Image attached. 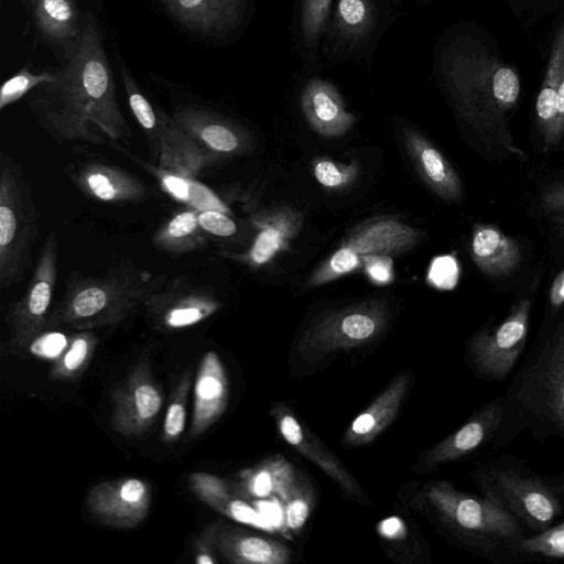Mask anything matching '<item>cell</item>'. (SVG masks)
I'll return each instance as SVG.
<instances>
[{"label": "cell", "mask_w": 564, "mask_h": 564, "mask_svg": "<svg viewBox=\"0 0 564 564\" xmlns=\"http://www.w3.org/2000/svg\"><path fill=\"white\" fill-rule=\"evenodd\" d=\"M470 254L478 270L492 279L510 275L522 260L519 242L494 224L474 225Z\"/></svg>", "instance_id": "25"}, {"label": "cell", "mask_w": 564, "mask_h": 564, "mask_svg": "<svg viewBox=\"0 0 564 564\" xmlns=\"http://www.w3.org/2000/svg\"><path fill=\"white\" fill-rule=\"evenodd\" d=\"M421 230L392 215L371 218L358 226L310 275L306 286L317 288L361 270L372 254L398 256L413 249Z\"/></svg>", "instance_id": "9"}, {"label": "cell", "mask_w": 564, "mask_h": 564, "mask_svg": "<svg viewBox=\"0 0 564 564\" xmlns=\"http://www.w3.org/2000/svg\"><path fill=\"white\" fill-rule=\"evenodd\" d=\"M549 302L553 310L564 304V269L553 280L549 291Z\"/></svg>", "instance_id": "49"}, {"label": "cell", "mask_w": 564, "mask_h": 564, "mask_svg": "<svg viewBox=\"0 0 564 564\" xmlns=\"http://www.w3.org/2000/svg\"><path fill=\"white\" fill-rule=\"evenodd\" d=\"M301 108L311 128L323 138L346 134L356 118L346 110L344 99L330 83L313 78L301 95Z\"/></svg>", "instance_id": "21"}, {"label": "cell", "mask_w": 564, "mask_h": 564, "mask_svg": "<svg viewBox=\"0 0 564 564\" xmlns=\"http://www.w3.org/2000/svg\"><path fill=\"white\" fill-rule=\"evenodd\" d=\"M459 263L453 254L434 257L427 268L425 281L440 291L453 290L459 280Z\"/></svg>", "instance_id": "39"}, {"label": "cell", "mask_w": 564, "mask_h": 564, "mask_svg": "<svg viewBox=\"0 0 564 564\" xmlns=\"http://www.w3.org/2000/svg\"><path fill=\"white\" fill-rule=\"evenodd\" d=\"M470 476L479 494L514 517L529 534L564 518V471L541 474L514 454L477 462Z\"/></svg>", "instance_id": "4"}, {"label": "cell", "mask_w": 564, "mask_h": 564, "mask_svg": "<svg viewBox=\"0 0 564 564\" xmlns=\"http://www.w3.org/2000/svg\"><path fill=\"white\" fill-rule=\"evenodd\" d=\"M412 376L409 371L399 373L386 389L357 415L344 434V442L361 446L373 441L395 419L410 389Z\"/></svg>", "instance_id": "23"}, {"label": "cell", "mask_w": 564, "mask_h": 564, "mask_svg": "<svg viewBox=\"0 0 564 564\" xmlns=\"http://www.w3.org/2000/svg\"><path fill=\"white\" fill-rule=\"evenodd\" d=\"M198 210L175 214L152 237L153 245L166 253L180 256L200 249L206 243L198 221Z\"/></svg>", "instance_id": "28"}, {"label": "cell", "mask_w": 564, "mask_h": 564, "mask_svg": "<svg viewBox=\"0 0 564 564\" xmlns=\"http://www.w3.org/2000/svg\"><path fill=\"white\" fill-rule=\"evenodd\" d=\"M564 560V518L549 529L528 534L512 549L510 564Z\"/></svg>", "instance_id": "33"}, {"label": "cell", "mask_w": 564, "mask_h": 564, "mask_svg": "<svg viewBox=\"0 0 564 564\" xmlns=\"http://www.w3.org/2000/svg\"><path fill=\"white\" fill-rule=\"evenodd\" d=\"M228 399V380L221 360L214 351L204 355L194 388L191 435L204 433L224 413Z\"/></svg>", "instance_id": "24"}, {"label": "cell", "mask_w": 564, "mask_h": 564, "mask_svg": "<svg viewBox=\"0 0 564 564\" xmlns=\"http://www.w3.org/2000/svg\"><path fill=\"white\" fill-rule=\"evenodd\" d=\"M215 160L177 123L163 112L156 166L185 178H196Z\"/></svg>", "instance_id": "22"}, {"label": "cell", "mask_w": 564, "mask_h": 564, "mask_svg": "<svg viewBox=\"0 0 564 564\" xmlns=\"http://www.w3.org/2000/svg\"><path fill=\"white\" fill-rule=\"evenodd\" d=\"M34 3L36 24L47 39L64 42L80 34L74 0H35Z\"/></svg>", "instance_id": "32"}, {"label": "cell", "mask_w": 564, "mask_h": 564, "mask_svg": "<svg viewBox=\"0 0 564 564\" xmlns=\"http://www.w3.org/2000/svg\"><path fill=\"white\" fill-rule=\"evenodd\" d=\"M122 80L129 107L142 128L148 140L153 163H156L160 150L163 111L156 109L143 95L139 86L126 68H121Z\"/></svg>", "instance_id": "34"}, {"label": "cell", "mask_w": 564, "mask_h": 564, "mask_svg": "<svg viewBox=\"0 0 564 564\" xmlns=\"http://www.w3.org/2000/svg\"><path fill=\"white\" fill-rule=\"evenodd\" d=\"M65 173L85 196L95 200L112 204L135 203L150 195L144 182L109 163L77 162L69 164Z\"/></svg>", "instance_id": "15"}, {"label": "cell", "mask_w": 564, "mask_h": 564, "mask_svg": "<svg viewBox=\"0 0 564 564\" xmlns=\"http://www.w3.org/2000/svg\"><path fill=\"white\" fill-rule=\"evenodd\" d=\"M145 307L158 324L177 329L206 319L219 310L220 302L209 289L176 278L155 291Z\"/></svg>", "instance_id": "13"}, {"label": "cell", "mask_w": 564, "mask_h": 564, "mask_svg": "<svg viewBox=\"0 0 564 564\" xmlns=\"http://www.w3.org/2000/svg\"><path fill=\"white\" fill-rule=\"evenodd\" d=\"M195 562L197 564H214L215 560L209 554L200 553L197 555Z\"/></svg>", "instance_id": "51"}, {"label": "cell", "mask_w": 564, "mask_h": 564, "mask_svg": "<svg viewBox=\"0 0 564 564\" xmlns=\"http://www.w3.org/2000/svg\"><path fill=\"white\" fill-rule=\"evenodd\" d=\"M192 485L205 501L224 512L230 496L220 479L206 474H195L192 476Z\"/></svg>", "instance_id": "40"}, {"label": "cell", "mask_w": 564, "mask_h": 564, "mask_svg": "<svg viewBox=\"0 0 564 564\" xmlns=\"http://www.w3.org/2000/svg\"><path fill=\"white\" fill-rule=\"evenodd\" d=\"M202 229L218 237H229L236 234L237 224L227 213L220 210H202L198 213Z\"/></svg>", "instance_id": "44"}, {"label": "cell", "mask_w": 564, "mask_h": 564, "mask_svg": "<svg viewBox=\"0 0 564 564\" xmlns=\"http://www.w3.org/2000/svg\"><path fill=\"white\" fill-rule=\"evenodd\" d=\"M164 276L121 260L104 276L73 278L54 312L56 322L77 327L112 324L124 318L164 285Z\"/></svg>", "instance_id": "6"}, {"label": "cell", "mask_w": 564, "mask_h": 564, "mask_svg": "<svg viewBox=\"0 0 564 564\" xmlns=\"http://www.w3.org/2000/svg\"><path fill=\"white\" fill-rule=\"evenodd\" d=\"M90 348V336L82 334L74 338L70 347L62 359L61 372L72 373L78 370L85 362Z\"/></svg>", "instance_id": "46"}, {"label": "cell", "mask_w": 564, "mask_h": 564, "mask_svg": "<svg viewBox=\"0 0 564 564\" xmlns=\"http://www.w3.org/2000/svg\"><path fill=\"white\" fill-rule=\"evenodd\" d=\"M538 442H564V317L545 329L505 392Z\"/></svg>", "instance_id": "5"}, {"label": "cell", "mask_w": 564, "mask_h": 564, "mask_svg": "<svg viewBox=\"0 0 564 564\" xmlns=\"http://www.w3.org/2000/svg\"><path fill=\"white\" fill-rule=\"evenodd\" d=\"M285 501V524L290 530H297L308 516L311 499L304 489L296 486Z\"/></svg>", "instance_id": "43"}, {"label": "cell", "mask_w": 564, "mask_h": 564, "mask_svg": "<svg viewBox=\"0 0 564 564\" xmlns=\"http://www.w3.org/2000/svg\"><path fill=\"white\" fill-rule=\"evenodd\" d=\"M187 382H183L178 389V397L175 398L166 412L163 432L165 441H173L177 438L184 430L186 411L184 406V395L187 390Z\"/></svg>", "instance_id": "42"}, {"label": "cell", "mask_w": 564, "mask_h": 564, "mask_svg": "<svg viewBox=\"0 0 564 564\" xmlns=\"http://www.w3.org/2000/svg\"><path fill=\"white\" fill-rule=\"evenodd\" d=\"M252 224L257 235L251 247L245 253L230 257L258 269L289 248L302 227L303 215L291 207H280L254 215Z\"/></svg>", "instance_id": "18"}, {"label": "cell", "mask_w": 564, "mask_h": 564, "mask_svg": "<svg viewBox=\"0 0 564 564\" xmlns=\"http://www.w3.org/2000/svg\"><path fill=\"white\" fill-rule=\"evenodd\" d=\"M32 2H35V0H31Z\"/></svg>", "instance_id": "52"}, {"label": "cell", "mask_w": 564, "mask_h": 564, "mask_svg": "<svg viewBox=\"0 0 564 564\" xmlns=\"http://www.w3.org/2000/svg\"><path fill=\"white\" fill-rule=\"evenodd\" d=\"M173 118L215 160L246 153L251 139L241 127L218 113L195 105L178 108Z\"/></svg>", "instance_id": "14"}, {"label": "cell", "mask_w": 564, "mask_h": 564, "mask_svg": "<svg viewBox=\"0 0 564 564\" xmlns=\"http://www.w3.org/2000/svg\"><path fill=\"white\" fill-rule=\"evenodd\" d=\"M57 279V241L48 232L42 246L31 280L9 313L13 338L23 343L36 335L46 322Z\"/></svg>", "instance_id": "12"}, {"label": "cell", "mask_w": 564, "mask_h": 564, "mask_svg": "<svg viewBox=\"0 0 564 564\" xmlns=\"http://www.w3.org/2000/svg\"><path fill=\"white\" fill-rule=\"evenodd\" d=\"M564 74V21L553 41L543 82L535 101V116L544 150L557 144L555 137L556 99Z\"/></svg>", "instance_id": "26"}, {"label": "cell", "mask_w": 564, "mask_h": 564, "mask_svg": "<svg viewBox=\"0 0 564 564\" xmlns=\"http://www.w3.org/2000/svg\"><path fill=\"white\" fill-rule=\"evenodd\" d=\"M221 550L236 563L285 564L291 553L281 542L257 535L230 533L223 538Z\"/></svg>", "instance_id": "30"}, {"label": "cell", "mask_w": 564, "mask_h": 564, "mask_svg": "<svg viewBox=\"0 0 564 564\" xmlns=\"http://www.w3.org/2000/svg\"><path fill=\"white\" fill-rule=\"evenodd\" d=\"M375 11L371 0H338L334 28L338 35L349 42L366 37L372 29Z\"/></svg>", "instance_id": "35"}, {"label": "cell", "mask_w": 564, "mask_h": 564, "mask_svg": "<svg viewBox=\"0 0 564 564\" xmlns=\"http://www.w3.org/2000/svg\"><path fill=\"white\" fill-rule=\"evenodd\" d=\"M67 346V339L62 333H46L37 337L30 347L33 355L42 358L54 359L58 357Z\"/></svg>", "instance_id": "47"}, {"label": "cell", "mask_w": 564, "mask_h": 564, "mask_svg": "<svg viewBox=\"0 0 564 564\" xmlns=\"http://www.w3.org/2000/svg\"><path fill=\"white\" fill-rule=\"evenodd\" d=\"M312 172L323 187L341 191L356 181L359 165L355 161L346 164L328 158H317L312 162Z\"/></svg>", "instance_id": "36"}, {"label": "cell", "mask_w": 564, "mask_h": 564, "mask_svg": "<svg viewBox=\"0 0 564 564\" xmlns=\"http://www.w3.org/2000/svg\"><path fill=\"white\" fill-rule=\"evenodd\" d=\"M543 210L557 224L564 225V181L547 185L541 194Z\"/></svg>", "instance_id": "45"}, {"label": "cell", "mask_w": 564, "mask_h": 564, "mask_svg": "<svg viewBox=\"0 0 564 564\" xmlns=\"http://www.w3.org/2000/svg\"><path fill=\"white\" fill-rule=\"evenodd\" d=\"M39 235V214L31 186L19 163L0 155V286L22 280Z\"/></svg>", "instance_id": "7"}, {"label": "cell", "mask_w": 564, "mask_h": 564, "mask_svg": "<svg viewBox=\"0 0 564 564\" xmlns=\"http://www.w3.org/2000/svg\"><path fill=\"white\" fill-rule=\"evenodd\" d=\"M54 74V82L34 88L29 105L55 142L105 145L133 137L117 102L101 35L93 20L84 25L66 65Z\"/></svg>", "instance_id": "1"}, {"label": "cell", "mask_w": 564, "mask_h": 564, "mask_svg": "<svg viewBox=\"0 0 564 564\" xmlns=\"http://www.w3.org/2000/svg\"><path fill=\"white\" fill-rule=\"evenodd\" d=\"M532 302L518 301L498 323L475 332L466 344V361L486 382H502L520 361L529 337Z\"/></svg>", "instance_id": "11"}, {"label": "cell", "mask_w": 564, "mask_h": 564, "mask_svg": "<svg viewBox=\"0 0 564 564\" xmlns=\"http://www.w3.org/2000/svg\"><path fill=\"white\" fill-rule=\"evenodd\" d=\"M330 2L332 0H302V33L308 45H315L325 30Z\"/></svg>", "instance_id": "38"}, {"label": "cell", "mask_w": 564, "mask_h": 564, "mask_svg": "<svg viewBox=\"0 0 564 564\" xmlns=\"http://www.w3.org/2000/svg\"><path fill=\"white\" fill-rule=\"evenodd\" d=\"M424 497L440 525L460 547L495 564H510L512 549L529 534L497 503L462 491L451 481L426 484Z\"/></svg>", "instance_id": "3"}, {"label": "cell", "mask_w": 564, "mask_h": 564, "mask_svg": "<svg viewBox=\"0 0 564 564\" xmlns=\"http://www.w3.org/2000/svg\"><path fill=\"white\" fill-rule=\"evenodd\" d=\"M564 134V74L560 83L556 99V124H555V137L556 141L562 139Z\"/></svg>", "instance_id": "50"}, {"label": "cell", "mask_w": 564, "mask_h": 564, "mask_svg": "<svg viewBox=\"0 0 564 564\" xmlns=\"http://www.w3.org/2000/svg\"><path fill=\"white\" fill-rule=\"evenodd\" d=\"M524 430L525 422L511 400L505 393L497 395L426 451L419 468L432 470L453 462L492 454L510 444Z\"/></svg>", "instance_id": "8"}, {"label": "cell", "mask_w": 564, "mask_h": 564, "mask_svg": "<svg viewBox=\"0 0 564 564\" xmlns=\"http://www.w3.org/2000/svg\"><path fill=\"white\" fill-rule=\"evenodd\" d=\"M442 75L459 117L481 137L491 151L521 156L507 119L521 94L518 73L469 41L453 46L442 63Z\"/></svg>", "instance_id": "2"}, {"label": "cell", "mask_w": 564, "mask_h": 564, "mask_svg": "<svg viewBox=\"0 0 564 564\" xmlns=\"http://www.w3.org/2000/svg\"><path fill=\"white\" fill-rule=\"evenodd\" d=\"M118 149L126 152L129 158L134 159L149 173L154 175L162 187L174 198L186 203L198 212L214 209L229 214V209L224 202L204 184L196 182L194 178H185L167 173L158 166L140 161L122 148L118 147Z\"/></svg>", "instance_id": "31"}, {"label": "cell", "mask_w": 564, "mask_h": 564, "mask_svg": "<svg viewBox=\"0 0 564 564\" xmlns=\"http://www.w3.org/2000/svg\"><path fill=\"white\" fill-rule=\"evenodd\" d=\"M366 278L377 286H386L393 282L394 270L392 256L372 254L362 259V267Z\"/></svg>", "instance_id": "41"}, {"label": "cell", "mask_w": 564, "mask_h": 564, "mask_svg": "<svg viewBox=\"0 0 564 564\" xmlns=\"http://www.w3.org/2000/svg\"><path fill=\"white\" fill-rule=\"evenodd\" d=\"M161 406L160 390L140 367L116 395L113 426L122 434H139L150 426Z\"/></svg>", "instance_id": "19"}, {"label": "cell", "mask_w": 564, "mask_h": 564, "mask_svg": "<svg viewBox=\"0 0 564 564\" xmlns=\"http://www.w3.org/2000/svg\"><path fill=\"white\" fill-rule=\"evenodd\" d=\"M405 149L413 165L426 186L440 198L457 203L463 197V184L444 154L423 134L405 128Z\"/></svg>", "instance_id": "20"}, {"label": "cell", "mask_w": 564, "mask_h": 564, "mask_svg": "<svg viewBox=\"0 0 564 564\" xmlns=\"http://www.w3.org/2000/svg\"><path fill=\"white\" fill-rule=\"evenodd\" d=\"M390 317L386 301L366 300L317 318L299 340L297 352L308 362L366 346L384 330Z\"/></svg>", "instance_id": "10"}, {"label": "cell", "mask_w": 564, "mask_h": 564, "mask_svg": "<svg viewBox=\"0 0 564 564\" xmlns=\"http://www.w3.org/2000/svg\"><path fill=\"white\" fill-rule=\"evenodd\" d=\"M224 512L231 519L261 529L271 527L264 517L258 512V510H254L248 503L241 500L230 499L226 505Z\"/></svg>", "instance_id": "48"}, {"label": "cell", "mask_w": 564, "mask_h": 564, "mask_svg": "<svg viewBox=\"0 0 564 564\" xmlns=\"http://www.w3.org/2000/svg\"><path fill=\"white\" fill-rule=\"evenodd\" d=\"M281 436L295 451L314 463L340 489L356 498H364V491L344 464L305 426L284 404L278 403L271 410Z\"/></svg>", "instance_id": "16"}, {"label": "cell", "mask_w": 564, "mask_h": 564, "mask_svg": "<svg viewBox=\"0 0 564 564\" xmlns=\"http://www.w3.org/2000/svg\"><path fill=\"white\" fill-rule=\"evenodd\" d=\"M241 477L246 491L257 498L276 496L285 500L297 486L295 471L283 457L268 459Z\"/></svg>", "instance_id": "29"}, {"label": "cell", "mask_w": 564, "mask_h": 564, "mask_svg": "<svg viewBox=\"0 0 564 564\" xmlns=\"http://www.w3.org/2000/svg\"><path fill=\"white\" fill-rule=\"evenodd\" d=\"M56 78L53 73H32L28 67H23L18 74L7 79L0 90V109H4L12 102L21 99L25 94L33 90L43 83L54 82Z\"/></svg>", "instance_id": "37"}, {"label": "cell", "mask_w": 564, "mask_h": 564, "mask_svg": "<svg viewBox=\"0 0 564 564\" xmlns=\"http://www.w3.org/2000/svg\"><path fill=\"white\" fill-rule=\"evenodd\" d=\"M88 503L102 521L132 527L145 517L150 494L147 485L138 478L119 479L97 485L90 491Z\"/></svg>", "instance_id": "17"}, {"label": "cell", "mask_w": 564, "mask_h": 564, "mask_svg": "<svg viewBox=\"0 0 564 564\" xmlns=\"http://www.w3.org/2000/svg\"><path fill=\"white\" fill-rule=\"evenodd\" d=\"M170 10L187 26L217 32L235 25L245 0H164Z\"/></svg>", "instance_id": "27"}]
</instances>
